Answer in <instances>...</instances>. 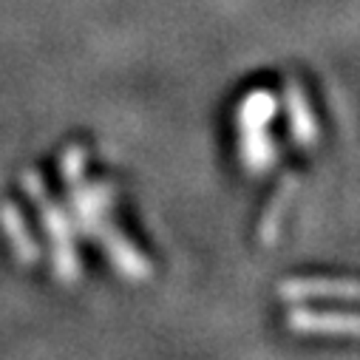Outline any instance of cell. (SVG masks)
<instances>
[{"instance_id": "obj_1", "label": "cell", "mask_w": 360, "mask_h": 360, "mask_svg": "<svg viewBox=\"0 0 360 360\" xmlns=\"http://www.w3.org/2000/svg\"><path fill=\"white\" fill-rule=\"evenodd\" d=\"M281 301H360V281L352 278H284L278 284Z\"/></svg>"}, {"instance_id": "obj_2", "label": "cell", "mask_w": 360, "mask_h": 360, "mask_svg": "<svg viewBox=\"0 0 360 360\" xmlns=\"http://www.w3.org/2000/svg\"><path fill=\"white\" fill-rule=\"evenodd\" d=\"M287 326L301 335H332V338H360V312H323V309H292Z\"/></svg>"}, {"instance_id": "obj_3", "label": "cell", "mask_w": 360, "mask_h": 360, "mask_svg": "<svg viewBox=\"0 0 360 360\" xmlns=\"http://www.w3.org/2000/svg\"><path fill=\"white\" fill-rule=\"evenodd\" d=\"M284 108H287V122L290 134L301 148H315L318 145V117L304 94L298 79L287 77L284 79Z\"/></svg>"}, {"instance_id": "obj_4", "label": "cell", "mask_w": 360, "mask_h": 360, "mask_svg": "<svg viewBox=\"0 0 360 360\" xmlns=\"http://www.w3.org/2000/svg\"><path fill=\"white\" fill-rule=\"evenodd\" d=\"M298 185H301L298 173H287V176L281 179V185L276 188L273 199L266 202V207H264V213H261V224H258V238H261V244L273 247V244L278 241L281 224H284V219H287V210H290V205H292V196H295Z\"/></svg>"}, {"instance_id": "obj_5", "label": "cell", "mask_w": 360, "mask_h": 360, "mask_svg": "<svg viewBox=\"0 0 360 360\" xmlns=\"http://www.w3.org/2000/svg\"><path fill=\"white\" fill-rule=\"evenodd\" d=\"M238 156H241V165L261 176V173H269L278 162V145L276 139L269 136V131H241L238 134Z\"/></svg>"}, {"instance_id": "obj_6", "label": "cell", "mask_w": 360, "mask_h": 360, "mask_svg": "<svg viewBox=\"0 0 360 360\" xmlns=\"http://www.w3.org/2000/svg\"><path fill=\"white\" fill-rule=\"evenodd\" d=\"M276 114H278V97L269 94L266 88H255V91H250L238 103L236 128H238V134L241 131H264L276 120Z\"/></svg>"}]
</instances>
